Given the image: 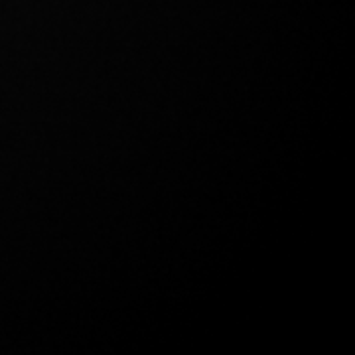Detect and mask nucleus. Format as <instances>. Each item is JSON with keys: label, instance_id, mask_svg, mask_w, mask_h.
<instances>
[]
</instances>
